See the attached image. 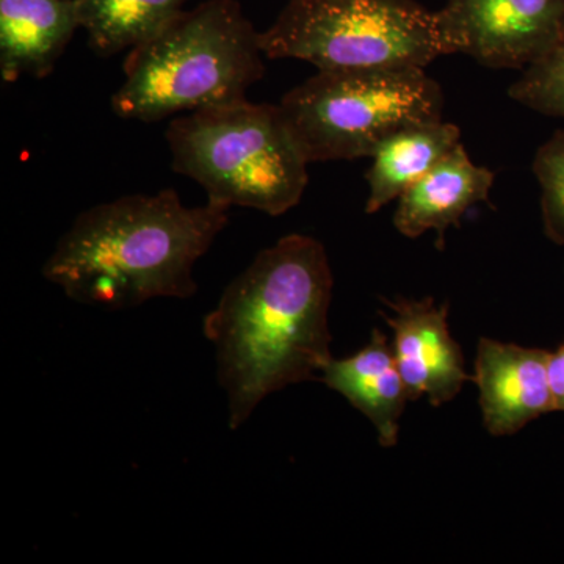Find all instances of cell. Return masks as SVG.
Returning <instances> with one entry per match:
<instances>
[{
    "label": "cell",
    "mask_w": 564,
    "mask_h": 564,
    "mask_svg": "<svg viewBox=\"0 0 564 564\" xmlns=\"http://www.w3.org/2000/svg\"><path fill=\"white\" fill-rule=\"evenodd\" d=\"M462 143V129L444 120L417 122L393 132L375 150L367 172V214L395 202Z\"/></svg>",
    "instance_id": "cell-13"
},
{
    "label": "cell",
    "mask_w": 564,
    "mask_h": 564,
    "mask_svg": "<svg viewBox=\"0 0 564 564\" xmlns=\"http://www.w3.org/2000/svg\"><path fill=\"white\" fill-rule=\"evenodd\" d=\"M549 355L499 340L480 339L474 381L480 391L484 425L492 436H511L527 423L555 411Z\"/></svg>",
    "instance_id": "cell-9"
},
{
    "label": "cell",
    "mask_w": 564,
    "mask_h": 564,
    "mask_svg": "<svg viewBox=\"0 0 564 564\" xmlns=\"http://www.w3.org/2000/svg\"><path fill=\"white\" fill-rule=\"evenodd\" d=\"M508 96L545 117L564 118V43L543 61L525 68Z\"/></svg>",
    "instance_id": "cell-16"
},
{
    "label": "cell",
    "mask_w": 564,
    "mask_h": 564,
    "mask_svg": "<svg viewBox=\"0 0 564 564\" xmlns=\"http://www.w3.org/2000/svg\"><path fill=\"white\" fill-rule=\"evenodd\" d=\"M533 173L541 187L544 232L564 245V131L555 132L534 154Z\"/></svg>",
    "instance_id": "cell-15"
},
{
    "label": "cell",
    "mask_w": 564,
    "mask_h": 564,
    "mask_svg": "<svg viewBox=\"0 0 564 564\" xmlns=\"http://www.w3.org/2000/svg\"><path fill=\"white\" fill-rule=\"evenodd\" d=\"M447 55L524 69L564 43V0H447L436 11Z\"/></svg>",
    "instance_id": "cell-7"
},
{
    "label": "cell",
    "mask_w": 564,
    "mask_h": 564,
    "mask_svg": "<svg viewBox=\"0 0 564 564\" xmlns=\"http://www.w3.org/2000/svg\"><path fill=\"white\" fill-rule=\"evenodd\" d=\"M80 29L76 0H0V73L44 79Z\"/></svg>",
    "instance_id": "cell-11"
},
{
    "label": "cell",
    "mask_w": 564,
    "mask_h": 564,
    "mask_svg": "<svg viewBox=\"0 0 564 564\" xmlns=\"http://www.w3.org/2000/svg\"><path fill=\"white\" fill-rule=\"evenodd\" d=\"M263 57L261 32L242 6L207 0L129 51L111 110L122 120L158 122L243 101L265 73Z\"/></svg>",
    "instance_id": "cell-3"
},
{
    "label": "cell",
    "mask_w": 564,
    "mask_h": 564,
    "mask_svg": "<svg viewBox=\"0 0 564 564\" xmlns=\"http://www.w3.org/2000/svg\"><path fill=\"white\" fill-rule=\"evenodd\" d=\"M88 46L102 57L131 51L184 10L188 0H76Z\"/></svg>",
    "instance_id": "cell-14"
},
{
    "label": "cell",
    "mask_w": 564,
    "mask_h": 564,
    "mask_svg": "<svg viewBox=\"0 0 564 564\" xmlns=\"http://www.w3.org/2000/svg\"><path fill=\"white\" fill-rule=\"evenodd\" d=\"M173 172L198 182L207 202L280 217L302 202L311 165L280 104L243 101L172 118Z\"/></svg>",
    "instance_id": "cell-4"
},
{
    "label": "cell",
    "mask_w": 564,
    "mask_h": 564,
    "mask_svg": "<svg viewBox=\"0 0 564 564\" xmlns=\"http://www.w3.org/2000/svg\"><path fill=\"white\" fill-rule=\"evenodd\" d=\"M229 221V207H188L173 188L128 195L82 212L43 267L74 302L128 310L191 299L195 263Z\"/></svg>",
    "instance_id": "cell-2"
},
{
    "label": "cell",
    "mask_w": 564,
    "mask_h": 564,
    "mask_svg": "<svg viewBox=\"0 0 564 564\" xmlns=\"http://www.w3.org/2000/svg\"><path fill=\"white\" fill-rule=\"evenodd\" d=\"M393 332V355L410 400L426 397L432 406L451 402L470 380L462 347L448 328V304L432 299L383 300Z\"/></svg>",
    "instance_id": "cell-8"
},
{
    "label": "cell",
    "mask_w": 564,
    "mask_h": 564,
    "mask_svg": "<svg viewBox=\"0 0 564 564\" xmlns=\"http://www.w3.org/2000/svg\"><path fill=\"white\" fill-rule=\"evenodd\" d=\"M547 370L555 411L564 413V343L549 355Z\"/></svg>",
    "instance_id": "cell-17"
},
{
    "label": "cell",
    "mask_w": 564,
    "mask_h": 564,
    "mask_svg": "<svg viewBox=\"0 0 564 564\" xmlns=\"http://www.w3.org/2000/svg\"><path fill=\"white\" fill-rule=\"evenodd\" d=\"M261 46L317 69L426 68L447 55L436 11L417 0H289Z\"/></svg>",
    "instance_id": "cell-6"
},
{
    "label": "cell",
    "mask_w": 564,
    "mask_h": 564,
    "mask_svg": "<svg viewBox=\"0 0 564 564\" xmlns=\"http://www.w3.org/2000/svg\"><path fill=\"white\" fill-rule=\"evenodd\" d=\"M494 180L491 170L475 165L459 143L397 199L393 226L408 239L436 231L437 247L443 248L447 229L458 228L464 214L475 204L488 202Z\"/></svg>",
    "instance_id": "cell-10"
},
{
    "label": "cell",
    "mask_w": 564,
    "mask_h": 564,
    "mask_svg": "<svg viewBox=\"0 0 564 564\" xmlns=\"http://www.w3.org/2000/svg\"><path fill=\"white\" fill-rule=\"evenodd\" d=\"M280 107L307 162L355 161L406 126L443 120L444 93L425 68L318 69Z\"/></svg>",
    "instance_id": "cell-5"
},
{
    "label": "cell",
    "mask_w": 564,
    "mask_h": 564,
    "mask_svg": "<svg viewBox=\"0 0 564 564\" xmlns=\"http://www.w3.org/2000/svg\"><path fill=\"white\" fill-rule=\"evenodd\" d=\"M334 278L325 247L289 234L256 256L204 318L228 395L229 429L265 397L314 380L333 358L328 326Z\"/></svg>",
    "instance_id": "cell-1"
},
{
    "label": "cell",
    "mask_w": 564,
    "mask_h": 564,
    "mask_svg": "<svg viewBox=\"0 0 564 564\" xmlns=\"http://www.w3.org/2000/svg\"><path fill=\"white\" fill-rule=\"evenodd\" d=\"M321 375L323 383L373 423L383 447L399 443L400 417L410 397L392 345L380 329H373L370 343L356 355L329 359Z\"/></svg>",
    "instance_id": "cell-12"
}]
</instances>
